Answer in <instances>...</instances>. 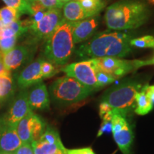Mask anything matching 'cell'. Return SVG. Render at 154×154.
I'll use <instances>...</instances> for the list:
<instances>
[{
    "label": "cell",
    "mask_w": 154,
    "mask_h": 154,
    "mask_svg": "<svg viewBox=\"0 0 154 154\" xmlns=\"http://www.w3.org/2000/svg\"><path fill=\"white\" fill-rule=\"evenodd\" d=\"M134 34L124 31L106 30L95 34L75 50L82 60L102 57L123 58L131 52Z\"/></svg>",
    "instance_id": "cell-1"
},
{
    "label": "cell",
    "mask_w": 154,
    "mask_h": 154,
    "mask_svg": "<svg viewBox=\"0 0 154 154\" xmlns=\"http://www.w3.org/2000/svg\"><path fill=\"white\" fill-rule=\"evenodd\" d=\"M150 9L142 0H119L107 7L104 15L109 29L126 31L137 29L147 22Z\"/></svg>",
    "instance_id": "cell-2"
},
{
    "label": "cell",
    "mask_w": 154,
    "mask_h": 154,
    "mask_svg": "<svg viewBox=\"0 0 154 154\" xmlns=\"http://www.w3.org/2000/svg\"><path fill=\"white\" fill-rule=\"evenodd\" d=\"M75 23L63 19L55 32L46 40L44 55L47 61L57 66L66 64L74 51L72 32Z\"/></svg>",
    "instance_id": "cell-3"
},
{
    "label": "cell",
    "mask_w": 154,
    "mask_h": 154,
    "mask_svg": "<svg viewBox=\"0 0 154 154\" xmlns=\"http://www.w3.org/2000/svg\"><path fill=\"white\" fill-rule=\"evenodd\" d=\"M143 88L138 80L126 79L109 88L101 96L100 103H106L113 113H122L127 115L136 107V95Z\"/></svg>",
    "instance_id": "cell-4"
},
{
    "label": "cell",
    "mask_w": 154,
    "mask_h": 154,
    "mask_svg": "<svg viewBox=\"0 0 154 154\" xmlns=\"http://www.w3.org/2000/svg\"><path fill=\"white\" fill-rule=\"evenodd\" d=\"M96 91L72 77L64 76L56 79L49 88L50 99L59 106L75 104Z\"/></svg>",
    "instance_id": "cell-5"
},
{
    "label": "cell",
    "mask_w": 154,
    "mask_h": 154,
    "mask_svg": "<svg viewBox=\"0 0 154 154\" xmlns=\"http://www.w3.org/2000/svg\"><path fill=\"white\" fill-rule=\"evenodd\" d=\"M92 59L96 68L111 75L116 79L134 72L140 67L154 63V59L150 60H126L116 57H102Z\"/></svg>",
    "instance_id": "cell-6"
},
{
    "label": "cell",
    "mask_w": 154,
    "mask_h": 154,
    "mask_svg": "<svg viewBox=\"0 0 154 154\" xmlns=\"http://www.w3.org/2000/svg\"><path fill=\"white\" fill-rule=\"evenodd\" d=\"M111 132L113 139L123 154H131L134 142V132L127 115L122 113H114L111 119Z\"/></svg>",
    "instance_id": "cell-7"
},
{
    "label": "cell",
    "mask_w": 154,
    "mask_h": 154,
    "mask_svg": "<svg viewBox=\"0 0 154 154\" xmlns=\"http://www.w3.org/2000/svg\"><path fill=\"white\" fill-rule=\"evenodd\" d=\"M63 19L61 9H48L41 21L29 27L28 32L33 37V42L47 40L55 32Z\"/></svg>",
    "instance_id": "cell-8"
},
{
    "label": "cell",
    "mask_w": 154,
    "mask_h": 154,
    "mask_svg": "<svg viewBox=\"0 0 154 154\" xmlns=\"http://www.w3.org/2000/svg\"><path fill=\"white\" fill-rule=\"evenodd\" d=\"M61 72L66 76L72 77L82 84L96 91L100 89L96 76V67L92 59L72 63L62 67Z\"/></svg>",
    "instance_id": "cell-9"
},
{
    "label": "cell",
    "mask_w": 154,
    "mask_h": 154,
    "mask_svg": "<svg viewBox=\"0 0 154 154\" xmlns=\"http://www.w3.org/2000/svg\"><path fill=\"white\" fill-rule=\"evenodd\" d=\"M46 128L43 119L32 111L18 123L17 131L22 143H32L41 137Z\"/></svg>",
    "instance_id": "cell-10"
},
{
    "label": "cell",
    "mask_w": 154,
    "mask_h": 154,
    "mask_svg": "<svg viewBox=\"0 0 154 154\" xmlns=\"http://www.w3.org/2000/svg\"><path fill=\"white\" fill-rule=\"evenodd\" d=\"M31 144L34 154H54L58 150L66 149L59 133L51 126H47L41 137Z\"/></svg>",
    "instance_id": "cell-11"
},
{
    "label": "cell",
    "mask_w": 154,
    "mask_h": 154,
    "mask_svg": "<svg viewBox=\"0 0 154 154\" xmlns=\"http://www.w3.org/2000/svg\"><path fill=\"white\" fill-rule=\"evenodd\" d=\"M30 111L32 109L28 101L27 89H22L12 99L9 110L3 119L9 124L17 126Z\"/></svg>",
    "instance_id": "cell-12"
},
{
    "label": "cell",
    "mask_w": 154,
    "mask_h": 154,
    "mask_svg": "<svg viewBox=\"0 0 154 154\" xmlns=\"http://www.w3.org/2000/svg\"><path fill=\"white\" fill-rule=\"evenodd\" d=\"M33 52L34 49L29 45L15 46L9 52L3 55L4 65L10 72L17 70L32 59Z\"/></svg>",
    "instance_id": "cell-13"
},
{
    "label": "cell",
    "mask_w": 154,
    "mask_h": 154,
    "mask_svg": "<svg viewBox=\"0 0 154 154\" xmlns=\"http://www.w3.org/2000/svg\"><path fill=\"white\" fill-rule=\"evenodd\" d=\"M100 22V14L76 22L72 32L73 41L75 45L89 39L97 30Z\"/></svg>",
    "instance_id": "cell-14"
},
{
    "label": "cell",
    "mask_w": 154,
    "mask_h": 154,
    "mask_svg": "<svg viewBox=\"0 0 154 154\" xmlns=\"http://www.w3.org/2000/svg\"><path fill=\"white\" fill-rule=\"evenodd\" d=\"M44 59V58H38L28 64L19 73L17 78V85L19 88L26 89L43 81L41 65Z\"/></svg>",
    "instance_id": "cell-15"
},
{
    "label": "cell",
    "mask_w": 154,
    "mask_h": 154,
    "mask_svg": "<svg viewBox=\"0 0 154 154\" xmlns=\"http://www.w3.org/2000/svg\"><path fill=\"white\" fill-rule=\"evenodd\" d=\"M22 143L17 131V126L0 117V151L14 152Z\"/></svg>",
    "instance_id": "cell-16"
},
{
    "label": "cell",
    "mask_w": 154,
    "mask_h": 154,
    "mask_svg": "<svg viewBox=\"0 0 154 154\" xmlns=\"http://www.w3.org/2000/svg\"><path fill=\"white\" fill-rule=\"evenodd\" d=\"M29 88L27 90L28 101L32 111H45L49 109L51 99L46 84L41 82Z\"/></svg>",
    "instance_id": "cell-17"
},
{
    "label": "cell",
    "mask_w": 154,
    "mask_h": 154,
    "mask_svg": "<svg viewBox=\"0 0 154 154\" xmlns=\"http://www.w3.org/2000/svg\"><path fill=\"white\" fill-rule=\"evenodd\" d=\"M62 14L65 20L72 22L91 17L83 9L78 0H70L65 3L62 8Z\"/></svg>",
    "instance_id": "cell-18"
},
{
    "label": "cell",
    "mask_w": 154,
    "mask_h": 154,
    "mask_svg": "<svg viewBox=\"0 0 154 154\" xmlns=\"http://www.w3.org/2000/svg\"><path fill=\"white\" fill-rule=\"evenodd\" d=\"M146 86H144L136 95V107L134 109V111L138 115L143 116L148 114L153 107V103L146 95L145 91Z\"/></svg>",
    "instance_id": "cell-19"
},
{
    "label": "cell",
    "mask_w": 154,
    "mask_h": 154,
    "mask_svg": "<svg viewBox=\"0 0 154 154\" xmlns=\"http://www.w3.org/2000/svg\"><path fill=\"white\" fill-rule=\"evenodd\" d=\"M14 93V84L11 74L0 76V103L11 99Z\"/></svg>",
    "instance_id": "cell-20"
},
{
    "label": "cell",
    "mask_w": 154,
    "mask_h": 154,
    "mask_svg": "<svg viewBox=\"0 0 154 154\" xmlns=\"http://www.w3.org/2000/svg\"><path fill=\"white\" fill-rule=\"evenodd\" d=\"M78 2L91 17L99 14L106 6L103 0H78Z\"/></svg>",
    "instance_id": "cell-21"
},
{
    "label": "cell",
    "mask_w": 154,
    "mask_h": 154,
    "mask_svg": "<svg viewBox=\"0 0 154 154\" xmlns=\"http://www.w3.org/2000/svg\"><path fill=\"white\" fill-rule=\"evenodd\" d=\"M21 15L22 14L16 9L9 7H4L0 9V23L4 26H7L11 23L19 20Z\"/></svg>",
    "instance_id": "cell-22"
},
{
    "label": "cell",
    "mask_w": 154,
    "mask_h": 154,
    "mask_svg": "<svg viewBox=\"0 0 154 154\" xmlns=\"http://www.w3.org/2000/svg\"><path fill=\"white\" fill-rule=\"evenodd\" d=\"M7 7L16 9L21 14H33L30 3L27 0H2Z\"/></svg>",
    "instance_id": "cell-23"
},
{
    "label": "cell",
    "mask_w": 154,
    "mask_h": 154,
    "mask_svg": "<svg viewBox=\"0 0 154 154\" xmlns=\"http://www.w3.org/2000/svg\"><path fill=\"white\" fill-rule=\"evenodd\" d=\"M130 44L133 47L154 48V37L148 35L139 38H134Z\"/></svg>",
    "instance_id": "cell-24"
},
{
    "label": "cell",
    "mask_w": 154,
    "mask_h": 154,
    "mask_svg": "<svg viewBox=\"0 0 154 154\" xmlns=\"http://www.w3.org/2000/svg\"><path fill=\"white\" fill-rule=\"evenodd\" d=\"M96 67V66H95ZM96 80H97L98 85L99 88H101L104 86L109 85L115 82L116 79L111 75L107 74L103 71L100 70L96 67Z\"/></svg>",
    "instance_id": "cell-25"
},
{
    "label": "cell",
    "mask_w": 154,
    "mask_h": 154,
    "mask_svg": "<svg viewBox=\"0 0 154 154\" xmlns=\"http://www.w3.org/2000/svg\"><path fill=\"white\" fill-rule=\"evenodd\" d=\"M19 36H13L11 37H0V51L2 55L9 52L16 46Z\"/></svg>",
    "instance_id": "cell-26"
},
{
    "label": "cell",
    "mask_w": 154,
    "mask_h": 154,
    "mask_svg": "<svg viewBox=\"0 0 154 154\" xmlns=\"http://www.w3.org/2000/svg\"><path fill=\"white\" fill-rule=\"evenodd\" d=\"M56 66L57 65L54 64L53 63L44 59L41 65V72L43 79L51 78L54 76L58 72V69Z\"/></svg>",
    "instance_id": "cell-27"
},
{
    "label": "cell",
    "mask_w": 154,
    "mask_h": 154,
    "mask_svg": "<svg viewBox=\"0 0 154 154\" xmlns=\"http://www.w3.org/2000/svg\"><path fill=\"white\" fill-rule=\"evenodd\" d=\"M47 9H62L65 2L61 0H36Z\"/></svg>",
    "instance_id": "cell-28"
},
{
    "label": "cell",
    "mask_w": 154,
    "mask_h": 154,
    "mask_svg": "<svg viewBox=\"0 0 154 154\" xmlns=\"http://www.w3.org/2000/svg\"><path fill=\"white\" fill-rule=\"evenodd\" d=\"M15 154H34L31 143H22L14 151Z\"/></svg>",
    "instance_id": "cell-29"
},
{
    "label": "cell",
    "mask_w": 154,
    "mask_h": 154,
    "mask_svg": "<svg viewBox=\"0 0 154 154\" xmlns=\"http://www.w3.org/2000/svg\"><path fill=\"white\" fill-rule=\"evenodd\" d=\"M67 154H96L93 151V149L90 147L79 148V149H67Z\"/></svg>",
    "instance_id": "cell-30"
},
{
    "label": "cell",
    "mask_w": 154,
    "mask_h": 154,
    "mask_svg": "<svg viewBox=\"0 0 154 154\" xmlns=\"http://www.w3.org/2000/svg\"><path fill=\"white\" fill-rule=\"evenodd\" d=\"M111 131V121H102L101 126L98 132L97 137H100L106 132Z\"/></svg>",
    "instance_id": "cell-31"
},
{
    "label": "cell",
    "mask_w": 154,
    "mask_h": 154,
    "mask_svg": "<svg viewBox=\"0 0 154 154\" xmlns=\"http://www.w3.org/2000/svg\"><path fill=\"white\" fill-rule=\"evenodd\" d=\"M145 91L146 95L152 101V103H154V86H146Z\"/></svg>",
    "instance_id": "cell-32"
},
{
    "label": "cell",
    "mask_w": 154,
    "mask_h": 154,
    "mask_svg": "<svg viewBox=\"0 0 154 154\" xmlns=\"http://www.w3.org/2000/svg\"><path fill=\"white\" fill-rule=\"evenodd\" d=\"M9 74H11V72L5 68L3 62V55L1 53V51H0V76Z\"/></svg>",
    "instance_id": "cell-33"
},
{
    "label": "cell",
    "mask_w": 154,
    "mask_h": 154,
    "mask_svg": "<svg viewBox=\"0 0 154 154\" xmlns=\"http://www.w3.org/2000/svg\"><path fill=\"white\" fill-rule=\"evenodd\" d=\"M54 154H67L66 153V149L58 150V151H56Z\"/></svg>",
    "instance_id": "cell-34"
},
{
    "label": "cell",
    "mask_w": 154,
    "mask_h": 154,
    "mask_svg": "<svg viewBox=\"0 0 154 154\" xmlns=\"http://www.w3.org/2000/svg\"><path fill=\"white\" fill-rule=\"evenodd\" d=\"M0 154H15V153L14 152H7V151H0Z\"/></svg>",
    "instance_id": "cell-35"
},
{
    "label": "cell",
    "mask_w": 154,
    "mask_h": 154,
    "mask_svg": "<svg viewBox=\"0 0 154 154\" xmlns=\"http://www.w3.org/2000/svg\"><path fill=\"white\" fill-rule=\"evenodd\" d=\"M61 1L63 2L66 3V2H68V1H69V0H61Z\"/></svg>",
    "instance_id": "cell-36"
},
{
    "label": "cell",
    "mask_w": 154,
    "mask_h": 154,
    "mask_svg": "<svg viewBox=\"0 0 154 154\" xmlns=\"http://www.w3.org/2000/svg\"><path fill=\"white\" fill-rule=\"evenodd\" d=\"M27 1L29 2H31V1H32V0H27Z\"/></svg>",
    "instance_id": "cell-37"
},
{
    "label": "cell",
    "mask_w": 154,
    "mask_h": 154,
    "mask_svg": "<svg viewBox=\"0 0 154 154\" xmlns=\"http://www.w3.org/2000/svg\"><path fill=\"white\" fill-rule=\"evenodd\" d=\"M152 1H153V2H154V0H152Z\"/></svg>",
    "instance_id": "cell-38"
},
{
    "label": "cell",
    "mask_w": 154,
    "mask_h": 154,
    "mask_svg": "<svg viewBox=\"0 0 154 154\" xmlns=\"http://www.w3.org/2000/svg\"><path fill=\"white\" fill-rule=\"evenodd\" d=\"M0 104H1V103H0Z\"/></svg>",
    "instance_id": "cell-39"
},
{
    "label": "cell",
    "mask_w": 154,
    "mask_h": 154,
    "mask_svg": "<svg viewBox=\"0 0 154 154\" xmlns=\"http://www.w3.org/2000/svg\"><path fill=\"white\" fill-rule=\"evenodd\" d=\"M69 1H70V0H69Z\"/></svg>",
    "instance_id": "cell-40"
}]
</instances>
